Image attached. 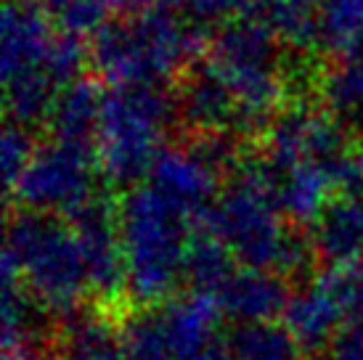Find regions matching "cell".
<instances>
[{"label":"cell","instance_id":"1","mask_svg":"<svg viewBox=\"0 0 363 360\" xmlns=\"http://www.w3.org/2000/svg\"><path fill=\"white\" fill-rule=\"evenodd\" d=\"M260 170L281 210L294 218H318L334 193L363 191V151L345 143L332 122L305 109L273 128Z\"/></svg>","mask_w":363,"mask_h":360},{"label":"cell","instance_id":"2","mask_svg":"<svg viewBox=\"0 0 363 360\" xmlns=\"http://www.w3.org/2000/svg\"><path fill=\"white\" fill-rule=\"evenodd\" d=\"M85 50L74 32H59L32 0H9L3 13V80L11 111L38 122L74 85Z\"/></svg>","mask_w":363,"mask_h":360},{"label":"cell","instance_id":"3","mask_svg":"<svg viewBox=\"0 0 363 360\" xmlns=\"http://www.w3.org/2000/svg\"><path fill=\"white\" fill-rule=\"evenodd\" d=\"M204 215L175 199L152 180L135 189L122 210L125 281L141 300H160L178 283L191 262L196 233L191 220Z\"/></svg>","mask_w":363,"mask_h":360},{"label":"cell","instance_id":"4","mask_svg":"<svg viewBox=\"0 0 363 360\" xmlns=\"http://www.w3.org/2000/svg\"><path fill=\"white\" fill-rule=\"evenodd\" d=\"M199 40L202 30L196 21H181L164 6H154L101 24L91 56L114 85L160 88L196 53Z\"/></svg>","mask_w":363,"mask_h":360},{"label":"cell","instance_id":"5","mask_svg":"<svg viewBox=\"0 0 363 360\" xmlns=\"http://www.w3.org/2000/svg\"><path fill=\"white\" fill-rule=\"evenodd\" d=\"M6 273L53 310H72L93 289L77 233L51 212L30 210L11 225Z\"/></svg>","mask_w":363,"mask_h":360},{"label":"cell","instance_id":"6","mask_svg":"<svg viewBox=\"0 0 363 360\" xmlns=\"http://www.w3.org/2000/svg\"><path fill=\"white\" fill-rule=\"evenodd\" d=\"M212 236L247 268L284 270L300 265V244L281 223V204L262 170H247L210 210Z\"/></svg>","mask_w":363,"mask_h":360},{"label":"cell","instance_id":"7","mask_svg":"<svg viewBox=\"0 0 363 360\" xmlns=\"http://www.w3.org/2000/svg\"><path fill=\"white\" fill-rule=\"evenodd\" d=\"M170 125V103L154 85H111L101 96L96 122V154L114 180H135L162 157Z\"/></svg>","mask_w":363,"mask_h":360},{"label":"cell","instance_id":"8","mask_svg":"<svg viewBox=\"0 0 363 360\" xmlns=\"http://www.w3.org/2000/svg\"><path fill=\"white\" fill-rule=\"evenodd\" d=\"M276 35L257 13H242L225 21L215 38L210 61L204 64L228 93L239 111L242 130L260 125L279 101V64H276Z\"/></svg>","mask_w":363,"mask_h":360},{"label":"cell","instance_id":"9","mask_svg":"<svg viewBox=\"0 0 363 360\" xmlns=\"http://www.w3.org/2000/svg\"><path fill=\"white\" fill-rule=\"evenodd\" d=\"M218 305L194 294L133 320L122 334L130 360H225Z\"/></svg>","mask_w":363,"mask_h":360},{"label":"cell","instance_id":"10","mask_svg":"<svg viewBox=\"0 0 363 360\" xmlns=\"http://www.w3.org/2000/svg\"><path fill=\"white\" fill-rule=\"evenodd\" d=\"M99 162L96 143L59 138L35 151L16 183L19 199L35 212L74 215L93 199V167Z\"/></svg>","mask_w":363,"mask_h":360},{"label":"cell","instance_id":"11","mask_svg":"<svg viewBox=\"0 0 363 360\" xmlns=\"http://www.w3.org/2000/svg\"><path fill=\"white\" fill-rule=\"evenodd\" d=\"M74 233L80 241L82 257L88 265L91 286L101 294L111 291L125 281V254H122V236H117L111 212L99 199H91L85 207L74 212Z\"/></svg>","mask_w":363,"mask_h":360},{"label":"cell","instance_id":"12","mask_svg":"<svg viewBox=\"0 0 363 360\" xmlns=\"http://www.w3.org/2000/svg\"><path fill=\"white\" fill-rule=\"evenodd\" d=\"M210 300L242 323L271 320L281 308H286V289L271 270L247 268L233 270Z\"/></svg>","mask_w":363,"mask_h":360},{"label":"cell","instance_id":"13","mask_svg":"<svg viewBox=\"0 0 363 360\" xmlns=\"http://www.w3.org/2000/svg\"><path fill=\"white\" fill-rule=\"evenodd\" d=\"M315 249L334 265H350L363 257V191L340 193L315 218Z\"/></svg>","mask_w":363,"mask_h":360},{"label":"cell","instance_id":"14","mask_svg":"<svg viewBox=\"0 0 363 360\" xmlns=\"http://www.w3.org/2000/svg\"><path fill=\"white\" fill-rule=\"evenodd\" d=\"M289 329L300 344H326L334 342L337 329L342 326V310L334 297L329 279L321 276L289 302Z\"/></svg>","mask_w":363,"mask_h":360},{"label":"cell","instance_id":"15","mask_svg":"<svg viewBox=\"0 0 363 360\" xmlns=\"http://www.w3.org/2000/svg\"><path fill=\"white\" fill-rule=\"evenodd\" d=\"M255 13L281 45L308 48L313 40H321L318 0H255Z\"/></svg>","mask_w":363,"mask_h":360},{"label":"cell","instance_id":"16","mask_svg":"<svg viewBox=\"0 0 363 360\" xmlns=\"http://www.w3.org/2000/svg\"><path fill=\"white\" fill-rule=\"evenodd\" d=\"M225 360H300V339L271 320H250L228 337Z\"/></svg>","mask_w":363,"mask_h":360},{"label":"cell","instance_id":"17","mask_svg":"<svg viewBox=\"0 0 363 360\" xmlns=\"http://www.w3.org/2000/svg\"><path fill=\"white\" fill-rule=\"evenodd\" d=\"M321 40L342 61H363V0H326Z\"/></svg>","mask_w":363,"mask_h":360},{"label":"cell","instance_id":"18","mask_svg":"<svg viewBox=\"0 0 363 360\" xmlns=\"http://www.w3.org/2000/svg\"><path fill=\"white\" fill-rule=\"evenodd\" d=\"M64 360H130L122 337L104 329L101 323H80L69 334Z\"/></svg>","mask_w":363,"mask_h":360},{"label":"cell","instance_id":"19","mask_svg":"<svg viewBox=\"0 0 363 360\" xmlns=\"http://www.w3.org/2000/svg\"><path fill=\"white\" fill-rule=\"evenodd\" d=\"M326 279L332 283L334 297L340 302L342 320L347 323V331L363 337V265H334Z\"/></svg>","mask_w":363,"mask_h":360},{"label":"cell","instance_id":"20","mask_svg":"<svg viewBox=\"0 0 363 360\" xmlns=\"http://www.w3.org/2000/svg\"><path fill=\"white\" fill-rule=\"evenodd\" d=\"M172 6L183 9L191 21H231L250 11V0H172Z\"/></svg>","mask_w":363,"mask_h":360},{"label":"cell","instance_id":"21","mask_svg":"<svg viewBox=\"0 0 363 360\" xmlns=\"http://www.w3.org/2000/svg\"><path fill=\"white\" fill-rule=\"evenodd\" d=\"M32 143L27 138L24 130H16V128H9L6 130V138H3V170H6V180H9L11 189H16L19 178L24 175L27 164L32 159Z\"/></svg>","mask_w":363,"mask_h":360},{"label":"cell","instance_id":"22","mask_svg":"<svg viewBox=\"0 0 363 360\" xmlns=\"http://www.w3.org/2000/svg\"><path fill=\"white\" fill-rule=\"evenodd\" d=\"M323 360H363V337L361 334H340L329 347V355Z\"/></svg>","mask_w":363,"mask_h":360},{"label":"cell","instance_id":"23","mask_svg":"<svg viewBox=\"0 0 363 360\" xmlns=\"http://www.w3.org/2000/svg\"><path fill=\"white\" fill-rule=\"evenodd\" d=\"M11 360H30V352H19V358H11Z\"/></svg>","mask_w":363,"mask_h":360}]
</instances>
